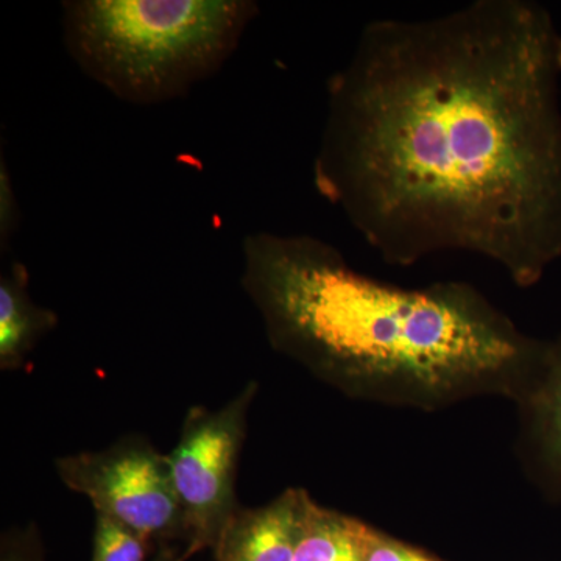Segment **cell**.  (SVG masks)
<instances>
[{
  "instance_id": "6da1fadb",
  "label": "cell",
  "mask_w": 561,
  "mask_h": 561,
  "mask_svg": "<svg viewBox=\"0 0 561 561\" xmlns=\"http://www.w3.org/2000/svg\"><path fill=\"white\" fill-rule=\"evenodd\" d=\"M560 83L530 0L368 22L328 81L313 183L391 265L467 251L534 286L561 257Z\"/></svg>"
},
{
  "instance_id": "7a4b0ae2",
  "label": "cell",
  "mask_w": 561,
  "mask_h": 561,
  "mask_svg": "<svg viewBox=\"0 0 561 561\" xmlns=\"http://www.w3.org/2000/svg\"><path fill=\"white\" fill-rule=\"evenodd\" d=\"M242 249L272 348L356 400L435 411L515 398L545 348L467 283L391 286L309 234L253 232Z\"/></svg>"
},
{
  "instance_id": "3957f363",
  "label": "cell",
  "mask_w": 561,
  "mask_h": 561,
  "mask_svg": "<svg viewBox=\"0 0 561 561\" xmlns=\"http://www.w3.org/2000/svg\"><path fill=\"white\" fill-rule=\"evenodd\" d=\"M72 60L121 101L183 98L221 69L260 13L249 0H76L62 3Z\"/></svg>"
},
{
  "instance_id": "277c9868",
  "label": "cell",
  "mask_w": 561,
  "mask_h": 561,
  "mask_svg": "<svg viewBox=\"0 0 561 561\" xmlns=\"http://www.w3.org/2000/svg\"><path fill=\"white\" fill-rule=\"evenodd\" d=\"M257 382H250L217 411L195 405L184 416L171 454L173 485L186 523V549L216 548L241 505L236 497L239 459L247 437Z\"/></svg>"
},
{
  "instance_id": "5b68a950",
  "label": "cell",
  "mask_w": 561,
  "mask_h": 561,
  "mask_svg": "<svg viewBox=\"0 0 561 561\" xmlns=\"http://www.w3.org/2000/svg\"><path fill=\"white\" fill-rule=\"evenodd\" d=\"M58 478L94 505L95 513L128 527L151 545L187 540L171 463L149 440L128 435L102 451L55 461Z\"/></svg>"
},
{
  "instance_id": "8992f818",
  "label": "cell",
  "mask_w": 561,
  "mask_h": 561,
  "mask_svg": "<svg viewBox=\"0 0 561 561\" xmlns=\"http://www.w3.org/2000/svg\"><path fill=\"white\" fill-rule=\"evenodd\" d=\"M306 490L289 489L256 508H239L213 549L216 561H294Z\"/></svg>"
},
{
  "instance_id": "52a82bcc",
  "label": "cell",
  "mask_w": 561,
  "mask_h": 561,
  "mask_svg": "<svg viewBox=\"0 0 561 561\" xmlns=\"http://www.w3.org/2000/svg\"><path fill=\"white\" fill-rule=\"evenodd\" d=\"M515 400L531 451L561 481V337L545 342L540 360Z\"/></svg>"
},
{
  "instance_id": "ba28073f",
  "label": "cell",
  "mask_w": 561,
  "mask_h": 561,
  "mask_svg": "<svg viewBox=\"0 0 561 561\" xmlns=\"http://www.w3.org/2000/svg\"><path fill=\"white\" fill-rule=\"evenodd\" d=\"M57 324V313L32 300L24 265L10 262L0 275V368L24 367L41 339Z\"/></svg>"
},
{
  "instance_id": "9c48e42d",
  "label": "cell",
  "mask_w": 561,
  "mask_h": 561,
  "mask_svg": "<svg viewBox=\"0 0 561 561\" xmlns=\"http://www.w3.org/2000/svg\"><path fill=\"white\" fill-rule=\"evenodd\" d=\"M360 523L321 507L305 491L294 561H362Z\"/></svg>"
},
{
  "instance_id": "30bf717a",
  "label": "cell",
  "mask_w": 561,
  "mask_h": 561,
  "mask_svg": "<svg viewBox=\"0 0 561 561\" xmlns=\"http://www.w3.org/2000/svg\"><path fill=\"white\" fill-rule=\"evenodd\" d=\"M151 546L136 531L95 513L92 561H149Z\"/></svg>"
},
{
  "instance_id": "8fae6325",
  "label": "cell",
  "mask_w": 561,
  "mask_h": 561,
  "mask_svg": "<svg viewBox=\"0 0 561 561\" xmlns=\"http://www.w3.org/2000/svg\"><path fill=\"white\" fill-rule=\"evenodd\" d=\"M362 561H442L360 523Z\"/></svg>"
},
{
  "instance_id": "7c38bea8",
  "label": "cell",
  "mask_w": 561,
  "mask_h": 561,
  "mask_svg": "<svg viewBox=\"0 0 561 561\" xmlns=\"http://www.w3.org/2000/svg\"><path fill=\"white\" fill-rule=\"evenodd\" d=\"M2 561H41L35 534L24 531L3 545Z\"/></svg>"
},
{
  "instance_id": "4fadbf2b",
  "label": "cell",
  "mask_w": 561,
  "mask_h": 561,
  "mask_svg": "<svg viewBox=\"0 0 561 561\" xmlns=\"http://www.w3.org/2000/svg\"><path fill=\"white\" fill-rule=\"evenodd\" d=\"M0 205H2V213H0V234H2V245L10 241L13 234L14 225H16L18 208L14 205L13 191H11L9 175H7L5 168L2 165V180H0Z\"/></svg>"
},
{
  "instance_id": "5bb4252c",
  "label": "cell",
  "mask_w": 561,
  "mask_h": 561,
  "mask_svg": "<svg viewBox=\"0 0 561 561\" xmlns=\"http://www.w3.org/2000/svg\"><path fill=\"white\" fill-rule=\"evenodd\" d=\"M192 556H194V553L187 551V549H184L183 552H179L175 551V549H171L169 546H165V548L160 549L157 559L151 561H186L187 559H191Z\"/></svg>"
}]
</instances>
